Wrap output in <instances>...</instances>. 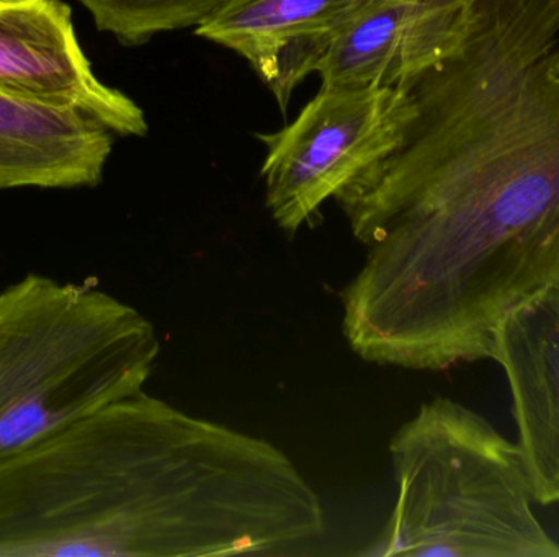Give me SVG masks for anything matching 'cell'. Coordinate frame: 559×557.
Masks as SVG:
<instances>
[{"label": "cell", "mask_w": 559, "mask_h": 557, "mask_svg": "<svg viewBox=\"0 0 559 557\" xmlns=\"http://www.w3.org/2000/svg\"><path fill=\"white\" fill-rule=\"evenodd\" d=\"M559 48L465 45L406 87L400 146L335 202L365 249L342 291L364 362L491 360L502 320L559 288Z\"/></svg>", "instance_id": "1"}, {"label": "cell", "mask_w": 559, "mask_h": 557, "mask_svg": "<svg viewBox=\"0 0 559 557\" xmlns=\"http://www.w3.org/2000/svg\"><path fill=\"white\" fill-rule=\"evenodd\" d=\"M153 324L88 284L28 274L0 291V461L143 391Z\"/></svg>", "instance_id": "2"}, {"label": "cell", "mask_w": 559, "mask_h": 557, "mask_svg": "<svg viewBox=\"0 0 559 557\" xmlns=\"http://www.w3.org/2000/svg\"><path fill=\"white\" fill-rule=\"evenodd\" d=\"M396 502L368 556L559 557L534 513L518 444L449 398L424 402L390 444Z\"/></svg>", "instance_id": "3"}, {"label": "cell", "mask_w": 559, "mask_h": 557, "mask_svg": "<svg viewBox=\"0 0 559 557\" xmlns=\"http://www.w3.org/2000/svg\"><path fill=\"white\" fill-rule=\"evenodd\" d=\"M414 113L403 88L321 85L292 123L255 134L267 149L261 175L278 228L296 234L328 199L390 156Z\"/></svg>", "instance_id": "4"}, {"label": "cell", "mask_w": 559, "mask_h": 557, "mask_svg": "<svg viewBox=\"0 0 559 557\" xmlns=\"http://www.w3.org/2000/svg\"><path fill=\"white\" fill-rule=\"evenodd\" d=\"M0 92L81 111L118 136L150 133L143 108L95 74L62 0L0 2Z\"/></svg>", "instance_id": "5"}, {"label": "cell", "mask_w": 559, "mask_h": 557, "mask_svg": "<svg viewBox=\"0 0 559 557\" xmlns=\"http://www.w3.org/2000/svg\"><path fill=\"white\" fill-rule=\"evenodd\" d=\"M469 23V0H368L319 64L321 85L403 87L450 58Z\"/></svg>", "instance_id": "6"}, {"label": "cell", "mask_w": 559, "mask_h": 557, "mask_svg": "<svg viewBox=\"0 0 559 557\" xmlns=\"http://www.w3.org/2000/svg\"><path fill=\"white\" fill-rule=\"evenodd\" d=\"M368 0H226L195 35L238 52L286 114L295 88Z\"/></svg>", "instance_id": "7"}, {"label": "cell", "mask_w": 559, "mask_h": 557, "mask_svg": "<svg viewBox=\"0 0 559 557\" xmlns=\"http://www.w3.org/2000/svg\"><path fill=\"white\" fill-rule=\"evenodd\" d=\"M491 360L504 370L522 460L535 502H559V288L512 311L496 332Z\"/></svg>", "instance_id": "8"}, {"label": "cell", "mask_w": 559, "mask_h": 557, "mask_svg": "<svg viewBox=\"0 0 559 557\" xmlns=\"http://www.w3.org/2000/svg\"><path fill=\"white\" fill-rule=\"evenodd\" d=\"M114 133L69 108L0 92V190L97 186Z\"/></svg>", "instance_id": "9"}, {"label": "cell", "mask_w": 559, "mask_h": 557, "mask_svg": "<svg viewBox=\"0 0 559 557\" xmlns=\"http://www.w3.org/2000/svg\"><path fill=\"white\" fill-rule=\"evenodd\" d=\"M98 32L123 46H141L160 33L197 28L226 0H79Z\"/></svg>", "instance_id": "10"}, {"label": "cell", "mask_w": 559, "mask_h": 557, "mask_svg": "<svg viewBox=\"0 0 559 557\" xmlns=\"http://www.w3.org/2000/svg\"><path fill=\"white\" fill-rule=\"evenodd\" d=\"M558 71H559V58H558Z\"/></svg>", "instance_id": "11"}, {"label": "cell", "mask_w": 559, "mask_h": 557, "mask_svg": "<svg viewBox=\"0 0 559 557\" xmlns=\"http://www.w3.org/2000/svg\"><path fill=\"white\" fill-rule=\"evenodd\" d=\"M0 2H2V0H0Z\"/></svg>", "instance_id": "12"}]
</instances>
